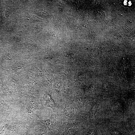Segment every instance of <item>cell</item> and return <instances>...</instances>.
Returning <instances> with one entry per match:
<instances>
[{
  "instance_id": "obj_1",
  "label": "cell",
  "mask_w": 135,
  "mask_h": 135,
  "mask_svg": "<svg viewBox=\"0 0 135 135\" xmlns=\"http://www.w3.org/2000/svg\"><path fill=\"white\" fill-rule=\"evenodd\" d=\"M129 4H130L129 5L130 6H131L132 4L131 3V2H130L129 3Z\"/></svg>"
}]
</instances>
